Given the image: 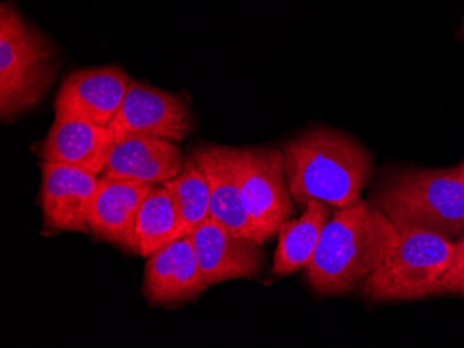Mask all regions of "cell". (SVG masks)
I'll list each match as a JSON object with an SVG mask.
<instances>
[{
	"label": "cell",
	"instance_id": "obj_12",
	"mask_svg": "<svg viewBox=\"0 0 464 348\" xmlns=\"http://www.w3.org/2000/svg\"><path fill=\"white\" fill-rule=\"evenodd\" d=\"M185 161L184 153L171 140L130 136L113 143L101 176L158 185L179 176Z\"/></svg>",
	"mask_w": 464,
	"mask_h": 348
},
{
	"label": "cell",
	"instance_id": "obj_6",
	"mask_svg": "<svg viewBox=\"0 0 464 348\" xmlns=\"http://www.w3.org/2000/svg\"><path fill=\"white\" fill-rule=\"evenodd\" d=\"M245 209L256 227L260 244L278 233L294 212L284 152L278 147H226Z\"/></svg>",
	"mask_w": 464,
	"mask_h": 348
},
{
	"label": "cell",
	"instance_id": "obj_20",
	"mask_svg": "<svg viewBox=\"0 0 464 348\" xmlns=\"http://www.w3.org/2000/svg\"><path fill=\"white\" fill-rule=\"evenodd\" d=\"M461 170H463V174H464V164H463V165H461Z\"/></svg>",
	"mask_w": 464,
	"mask_h": 348
},
{
	"label": "cell",
	"instance_id": "obj_17",
	"mask_svg": "<svg viewBox=\"0 0 464 348\" xmlns=\"http://www.w3.org/2000/svg\"><path fill=\"white\" fill-rule=\"evenodd\" d=\"M177 239H179V222L176 207L163 183H158L152 186L138 212L131 251L150 259Z\"/></svg>",
	"mask_w": 464,
	"mask_h": 348
},
{
	"label": "cell",
	"instance_id": "obj_10",
	"mask_svg": "<svg viewBox=\"0 0 464 348\" xmlns=\"http://www.w3.org/2000/svg\"><path fill=\"white\" fill-rule=\"evenodd\" d=\"M41 207L51 230L91 233L88 212L101 176L72 165L42 161Z\"/></svg>",
	"mask_w": 464,
	"mask_h": 348
},
{
	"label": "cell",
	"instance_id": "obj_4",
	"mask_svg": "<svg viewBox=\"0 0 464 348\" xmlns=\"http://www.w3.org/2000/svg\"><path fill=\"white\" fill-rule=\"evenodd\" d=\"M54 51L9 2L0 6V116L12 121L44 98L56 77Z\"/></svg>",
	"mask_w": 464,
	"mask_h": 348
},
{
	"label": "cell",
	"instance_id": "obj_2",
	"mask_svg": "<svg viewBox=\"0 0 464 348\" xmlns=\"http://www.w3.org/2000/svg\"><path fill=\"white\" fill-rule=\"evenodd\" d=\"M283 152L289 192L299 206L319 200L343 209L361 202L372 175V158L361 143L315 128L289 140Z\"/></svg>",
	"mask_w": 464,
	"mask_h": 348
},
{
	"label": "cell",
	"instance_id": "obj_9",
	"mask_svg": "<svg viewBox=\"0 0 464 348\" xmlns=\"http://www.w3.org/2000/svg\"><path fill=\"white\" fill-rule=\"evenodd\" d=\"M188 236L208 287L227 280L256 277L263 269L262 244L236 235L212 217L206 218Z\"/></svg>",
	"mask_w": 464,
	"mask_h": 348
},
{
	"label": "cell",
	"instance_id": "obj_7",
	"mask_svg": "<svg viewBox=\"0 0 464 348\" xmlns=\"http://www.w3.org/2000/svg\"><path fill=\"white\" fill-rule=\"evenodd\" d=\"M185 100L174 93L131 80L111 128L114 142L130 136H150L181 143L192 131Z\"/></svg>",
	"mask_w": 464,
	"mask_h": 348
},
{
	"label": "cell",
	"instance_id": "obj_11",
	"mask_svg": "<svg viewBox=\"0 0 464 348\" xmlns=\"http://www.w3.org/2000/svg\"><path fill=\"white\" fill-rule=\"evenodd\" d=\"M206 289L189 236L167 244L146 262L142 293L152 306L189 303Z\"/></svg>",
	"mask_w": 464,
	"mask_h": 348
},
{
	"label": "cell",
	"instance_id": "obj_5",
	"mask_svg": "<svg viewBox=\"0 0 464 348\" xmlns=\"http://www.w3.org/2000/svg\"><path fill=\"white\" fill-rule=\"evenodd\" d=\"M455 243L431 230H401L390 259L363 283V295L372 301L419 300L438 295L440 279L450 267Z\"/></svg>",
	"mask_w": 464,
	"mask_h": 348
},
{
	"label": "cell",
	"instance_id": "obj_18",
	"mask_svg": "<svg viewBox=\"0 0 464 348\" xmlns=\"http://www.w3.org/2000/svg\"><path fill=\"white\" fill-rule=\"evenodd\" d=\"M173 200L179 222V238L189 235L195 228L210 217V189L205 171L187 155L184 170L171 181L164 182Z\"/></svg>",
	"mask_w": 464,
	"mask_h": 348
},
{
	"label": "cell",
	"instance_id": "obj_1",
	"mask_svg": "<svg viewBox=\"0 0 464 348\" xmlns=\"http://www.w3.org/2000/svg\"><path fill=\"white\" fill-rule=\"evenodd\" d=\"M399 238L401 230L374 202L336 210L307 265V282L320 295L352 292L390 259Z\"/></svg>",
	"mask_w": 464,
	"mask_h": 348
},
{
	"label": "cell",
	"instance_id": "obj_16",
	"mask_svg": "<svg viewBox=\"0 0 464 348\" xmlns=\"http://www.w3.org/2000/svg\"><path fill=\"white\" fill-rule=\"evenodd\" d=\"M330 207L319 200H309L301 218L281 225L277 250L274 254V274L292 275L307 268L330 220Z\"/></svg>",
	"mask_w": 464,
	"mask_h": 348
},
{
	"label": "cell",
	"instance_id": "obj_15",
	"mask_svg": "<svg viewBox=\"0 0 464 348\" xmlns=\"http://www.w3.org/2000/svg\"><path fill=\"white\" fill-rule=\"evenodd\" d=\"M194 160L205 171L210 189V217L223 223L224 227L260 244L259 233L253 225L236 176L229 165L226 146L195 147L191 152Z\"/></svg>",
	"mask_w": 464,
	"mask_h": 348
},
{
	"label": "cell",
	"instance_id": "obj_8",
	"mask_svg": "<svg viewBox=\"0 0 464 348\" xmlns=\"http://www.w3.org/2000/svg\"><path fill=\"white\" fill-rule=\"evenodd\" d=\"M131 80L124 70L114 66L72 72L60 85L54 117L111 127Z\"/></svg>",
	"mask_w": 464,
	"mask_h": 348
},
{
	"label": "cell",
	"instance_id": "obj_13",
	"mask_svg": "<svg viewBox=\"0 0 464 348\" xmlns=\"http://www.w3.org/2000/svg\"><path fill=\"white\" fill-rule=\"evenodd\" d=\"M152 186L101 176L88 212L91 233L131 250L138 212Z\"/></svg>",
	"mask_w": 464,
	"mask_h": 348
},
{
	"label": "cell",
	"instance_id": "obj_3",
	"mask_svg": "<svg viewBox=\"0 0 464 348\" xmlns=\"http://www.w3.org/2000/svg\"><path fill=\"white\" fill-rule=\"evenodd\" d=\"M374 202L399 230L417 228L448 238L464 233L461 165L401 174L378 192Z\"/></svg>",
	"mask_w": 464,
	"mask_h": 348
},
{
	"label": "cell",
	"instance_id": "obj_14",
	"mask_svg": "<svg viewBox=\"0 0 464 348\" xmlns=\"http://www.w3.org/2000/svg\"><path fill=\"white\" fill-rule=\"evenodd\" d=\"M113 143L109 127L54 118L39 155L42 161L67 164L101 176Z\"/></svg>",
	"mask_w": 464,
	"mask_h": 348
},
{
	"label": "cell",
	"instance_id": "obj_19",
	"mask_svg": "<svg viewBox=\"0 0 464 348\" xmlns=\"http://www.w3.org/2000/svg\"><path fill=\"white\" fill-rule=\"evenodd\" d=\"M438 293L464 296V238L455 243L452 259L447 272L440 279Z\"/></svg>",
	"mask_w": 464,
	"mask_h": 348
}]
</instances>
